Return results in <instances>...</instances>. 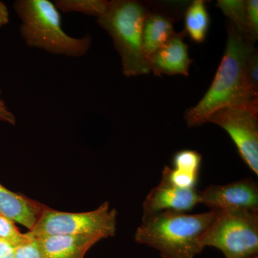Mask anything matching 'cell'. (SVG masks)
<instances>
[{"mask_svg": "<svg viewBox=\"0 0 258 258\" xmlns=\"http://www.w3.org/2000/svg\"><path fill=\"white\" fill-rule=\"evenodd\" d=\"M254 50V42L229 23L225 52L215 79L198 104L185 113L188 126L204 124L224 108L258 109V96L250 92L245 79L246 64Z\"/></svg>", "mask_w": 258, "mask_h": 258, "instance_id": "obj_1", "label": "cell"}, {"mask_svg": "<svg viewBox=\"0 0 258 258\" xmlns=\"http://www.w3.org/2000/svg\"><path fill=\"white\" fill-rule=\"evenodd\" d=\"M218 214L215 210L195 215L174 211L144 214L134 240L157 249L164 258H194L203 250L200 238Z\"/></svg>", "mask_w": 258, "mask_h": 258, "instance_id": "obj_2", "label": "cell"}, {"mask_svg": "<svg viewBox=\"0 0 258 258\" xmlns=\"http://www.w3.org/2000/svg\"><path fill=\"white\" fill-rule=\"evenodd\" d=\"M14 8L21 20L20 34L29 47L70 57H82L89 50L91 37L68 35L62 28L58 9L49 0H17Z\"/></svg>", "mask_w": 258, "mask_h": 258, "instance_id": "obj_3", "label": "cell"}, {"mask_svg": "<svg viewBox=\"0 0 258 258\" xmlns=\"http://www.w3.org/2000/svg\"><path fill=\"white\" fill-rule=\"evenodd\" d=\"M150 9L135 0H112L106 11L97 18L113 40L126 77L149 74V62L143 50V30Z\"/></svg>", "mask_w": 258, "mask_h": 258, "instance_id": "obj_4", "label": "cell"}, {"mask_svg": "<svg viewBox=\"0 0 258 258\" xmlns=\"http://www.w3.org/2000/svg\"><path fill=\"white\" fill-rule=\"evenodd\" d=\"M200 244L220 249L225 258H257L258 212H219Z\"/></svg>", "mask_w": 258, "mask_h": 258, "instance_id": "obj_5", "label": "cell"}, {"mask_svg": "<svg viewBox=\"0 0 258 258\" xmlns=\"http://www.w3.org/2000/svg\"><path fill=\"white\" fill-rule=\"evenodd\" d=\"M117 212L109 203L86 212L58 211L45 206L31 231L33 236L68 235L92 236L103 239L113 237L116 232Z\"/></svg>", "mask_w": 258, "mask_h": 258, "instance_id": "obj_6", "label": "cell"}, {"mask_svg": "<svg viewBox=\"0 0 258 258\" xmlns=\"http://www.w3.org/2000/svg\"><path fill=\"white\" fill-rule=\"evenodd\" d=\"M230 135L239 154L250 170L258 175V109L250 108H224L207 120Z\"/></svg>", "mask_w": 258, "mask_h": 258, "instance_id": "obj_7", "label": "cell"}, {"mask_svg": "<svg viewBox=\"0 0 258 258\" xmlns=\"http://www.w3.org/2000/svg\"><path fill=\"white\" fill-rule=\"evenodd\" d=\"M200 204L219 212H258V186L251 178L200 191Z\"/></svg>", "mask_w": 258, "mask_h": 258, "instance_id": "obj_8", "label": "cell"}, {"mask_svg": "<svg viewBox=\"0 0 258 258\" xmlns=\"http://www.w3.org/2000/svg\"><path fill=\"white\" fill-rule=\"evenodd\" d=\"M200 191L176 187L161 179L143 203L144 214L163 211L186 212L200 204Z\"/></svg>", "mask_w": 258, "mask_h": 258, "instance_id": "obj_9", "label": "cell"}, {"mask_svg": "<svg viewBox=\"0 0 258 258\" xmlns=\"http://www.w3.org/2000/svg\"><path fill=\"white\" fill-rule=\"evenodd\" d=\"M186 35L184 31L176 32L170 41L149 59L150 71L156 76L162 75L189 76V66L193 60L189 57L188 45L184 41Z\"/></svg>", "mask_w": 258, "mask_h": 258, "instance_id": "obj_10", "label": "cell"}, {"mask_svg": "<svg viewBox=\"0 0 258 258\" xmlns=\"http://www.w3.org/2000/svg\"><path fill=\"white\" fill-rule=\"evenodd\" d=\"M33 237L38 242L43 258H84L91 247L101 240L98 237L85 235H54Z\"/></svg>", "mask_w": 258, "mask_h": 258, "instance_id": "obj_11", "label": "cell"}, {"mask_svg": "<svg viewBox=\"0 0 258 258\" xmlns=\"http://www.w3.org/2000/svg\"><path fill=\"white\" fill-rule=\"evenodd\" d=\"M46 205L13 192L0 184V215L31 231Z\"/></svg>", "mask_w": 258, "mask_h": 258, "instance_id": "obj_12", "label": "cell"}, {"mask_svg": "<svg viewBox=\"0 0 258 258\" xmlns=\"http://www.w3.org/2000/svg\"><path fill=\"white\" fill-rule=\"evenodd\" d=\"M174 21V18L165 12L149 11L143 30V50L148 62L157 50L175 35Z\"/></svg>", "mask_w": 258, "mask_h": 258, "instance_id": "obj_13", "label": "cell"}, {"mask_svg": "<svg viewBox=\"0 0 258 258\" xmlns=\"http://www.w3.org/2000/svg\"><path fill=\"white\" fill-rule=\"evenodd\" d=\"M210 25V15L206 2L195 0L185 13L184 31L194 42L201 44L206 39Z\"/></svg>", "mask_w": 258, "mask_h": 258, "instance_id": "obj_14", "label": "cell"}, {"mask_svg": "<svg viewBox=\"0 0 258 258\" xmlns=\"http://www.w3.org/2000/svg\"><path fill=\"white\" fill-rule=\"evenodd\" d=\"M106 0H56L54 4L63 13H79L98 18L106 11Z\"/></svg>", "mask_w": 258, "mask_h": 258, "instance_id": "obj_15", "label": "cell"}, {"mask_svg": "<svg viewBox=\"0 0 258 258\" xmlns=\"http://www.w3.org/2000/svg\"><path fill=\"white\" fill-rule=\"evenodd\" d=\"M216 6L230 19L231 23L233 24L238 31L248 37L245 0H219Z\"/></svg>", "mask_w": 258, "mask_h": 258, "instance_id": "obj_16", "label": "cell"}, {"mask_svg": "<svg viewBox=\"0 0 258 258\" xmlns=\"http://www.w3.org/2000/svg\"><path fill=\"white\" fill-rule=\"evenodd\" d=\"M199 174L186 172L179 169L165 166L162 171V177L166 182L183 189H195L198 184Z\"/></svg>", "mask_w": 258, "mask_h": 258, "instance_id": "obj_17", "label": "cell"}, {"mask_svg": "<svg viewBox=\"0 0 258 258\" xmlns=\"http://www.w3.org/2000/svg\"><path fill=\"white\" fill-rule=\"evenodd\" d=\"M201 163V154L188 149L176 152L173 157L174 169L195 174H199Z\"/></svg>", "mask_w": 258, "mask_h": 258, "instance_id": "obj_18", "label": "cell"}, {"mask_svg": "<svg viewBox=\"0 0 258 258\" xmlns=\"http://www.w3.org/2000/svg\"><path fill=\"white\" fill-rule=\"evenodd\" d=\"M32 236L29 232L22 233L15 225V222L0 215V240L19 246L28 242Z\"/></svg>", "mask_w": 258, "mask_h": 258, "instance_id": "obj_19", "label": "cell"}, {"mask_svg": "<svg viewBox=\"0 0 258 258\" xmlns=\"http://www.w3.org/2000/svg\"><path fill=\"white\" fill-rule=\"evenodd\" d=\"M245 79L250 92L258 96V55L256 50L249 56L246 64Z\"/></svg>", "mask_w": 258, "mask_h": 258, "instance_id": "obj_20", "label": "cell"}, {"mask_svg": "<svg viewBox=\"0 0 258 258\" xmlns=\"http://www.w3.org/2000/svg\"><path fill=\"white\" fill-rule=\"evenodd\" d=\"M247 35L254 42L258 38V1L246 0Z\"/></svg>", "mask_w": 258, "mask_h": 258, "instance_id": "obj_21", "label": "cell"}, {"mask_svg": "<svg viewBox=\"0 0 258 258\" xmlns=\"http://www.w3.org/2000/svg\"><path fill=\"white\" fill-rule=\"evenodd\" d=\"M30 235L32 237L30 240L17 247L15 258H43L36 238L31 234Z\"/></svg>", "mask_w": 258, "mask_h": 258, "instance_id": "obj_22", "label": "cell"}, {"mask_svg": "<svg viewBox=\"0 0 258 258\" xmlns=\"http://www.w3.org/2000/svg\"><path fill=\"white\" fill-rule=\"evenodd\" d=\"M0 120L12 125H15L16 123L15 115L10 111L4 100L2 98L1 88H0Z\"/></svg>", "mask_w": 258, "mask_h": 258, "instance_id": "obj_23", "label": "cell"}, {"mask_svg": "<svg viewBox=\"0 0 258 258\" xmlns=\"http://www.w3.org/2000/svg\"><path fill=\"white\" fill-rule=\"evenodd\" d=\"M18 247L15 244L0 240V258H15Z\"/></svg>", "mask_w": 258, "mask_h": 258, "instance_id": "obj_24", "label": "cell"}, {"mask_svg": "<svg viewBox=\"0 0 258 258\" xmlns=\"http://www.w3.org/2000/svg\"><path fill=\"white\" fill-rule=\"evenodd\" d=\"M10 14L6 5L0 1V28L9 23Z\"/></svg>", "mask_w": 258, "mask_h": 258, "instance_id": "obj_25", "label": "cell"}]
</instances>
